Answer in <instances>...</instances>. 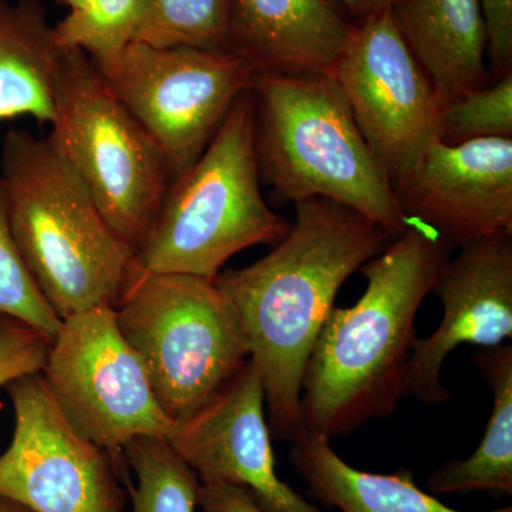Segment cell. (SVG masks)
Wrapping results in <instances>:
<instances>
[{
  "label": "cell",
  "mask_w": 512,
  "mask_h": 512,
  "mask_svg": "<svg viewBox=\"0 0 512 512\" xmlns=\"http://www.w3.org/2000/svg\"><path fill=\"white\" fill-rule=\"evenodd\" d=\"M144 0H83L53 26L62 49L82 50L99 67L113 63L136 40Z\"/></svg>",
  "instance_id": "obj_22"
},
{
  "label": "cell",
  "mask_w": 512,
  "mask_h": 512,
  "mask_svg": "<svg viewBox=\"0 0 512 512\" xmlns=\"http://www.w3.org/2000/svg\"><path fill=\"white\" fill-rule=\"evenodd\" d=\"M252 94L259 174L279 200L325 198L393 238L406 231L392 180L333 77L258 74Z\"/></svg>",
  "instance_id": "obj_4"
},
{
  "label": "cell",
  "mask_w": 512,
  "mask_h": 512,
  "mask_svg": "<svg viewBox=\"0 0 512 512\" xmlns=\"http://www.w3.org/2000/svg\"><path fill=\"white\" fill-rule=\"evenodd\" d=\"M261 181L249 89L201 157L168 184L137 251L138 272L214 279L238 252L255 245L275 247L292 222L266 204Z\"/></svg>",
  "instance_id": "obj_5"
},
{
  "label": "cell",
  "mask_w": 512,
  "mask_h": 512,
  "mask_svg": "<svg viewBox=\"0 0 512 512\" xmlns=\"http://www.w3.org/2000/svg\"><path fill=\"white\" fill-rule=\"evenodd\" d=\"M443 305L439 328L416 338L404 379V396L427 406L451 400L441 380L444 360L461 345L495 348L512 336V232L460 247L434 285Z\"/></svg>",
  "instance_id": "obj_14"
},
{
  "label": "cell",
  "mask_w": 512,
  "mask_h": 512,
  "mask_svg": "<svg viewBox=\"0 0 512 512\" xmlns=\"http://www.w3.org/2000/svg\"><path fill=\"white\" fill-rule=\"evenodd\" d=\"M0 512H33L28 508L23 507L15 501H10L8 498L0 497Z\"/></svg>",
  "instance_id": "obj_29"
},
{
  "label": "cell",
  "mask_w": 512,
  "mask_h": 512,
  "mask_svg": "<svg viewBox=\"0 0 512 512\" xmlns=\"http://www.w3.org/2000/svg\"><path fill=\"white\" fill-rule=\"evenodd\" d=\"M6 387L15 431L0 456V497L33 512H121L127 474L70 426L42 373Z\"/></svg>",
  "instance_id": "obj_11"
},
{
  "label": "cell",
  "mask_w": 512,
  "mask_h": 512,
  "mask_svg": "<svg viewBox=\"0 0 512 512\" xmlns=\"http://www.w3.org/2000/svg\"><path fill=\"white\" fill-rule=\"evenodd\" d=\"M50 346L52 342L36 329L0 315V387L42 372Z\"/></svg>",
  "instance_id": "obj_25"
},
{
  "label": "cell",
  "mask_w": 512,
  "mask_h": 512,
  "mask_svg": "<svg viewBox=\"0 0 512 512\" xmlns=\"http://www.w3.org/2000/svg\"><path fill=\"white\" fill-rule=\"evenodd\" d=\"M198 505L204 512H266L247 490L228 484H201Z\"/></svg>",
  "instance_id": "obj_27"
},
{
  "label": "cell",
  "mask_w": 512,
  "mask_h": 512,
  "mask_svg": "<svg viewBox=\"0 0 512 512\" xmlns=\"http://www.w3.org/2000/svg\"><path fill=\"white\" fill-rule=\"evenodd\" d=\"M99 70L160 148L171 180L201 157L235 101L256 79L251 64L229 50L141 42L130 43Z\"/></svg>",
  "instance_id": "obj_8"
},
{
  "label": "cell",
  "mask_w": 512,
  "mask_h": 512,
  "mask_svg": "<svg viewBox=\"0 0 512 512\" xmlns=\"http://www.w3.org/2000/svg\"><path fill=\"white\" fill-rule=\"evenodd\" d=\"M231 0H144L134 42L228 50Z\"/></svg>",
  "instance_id": "obj_21"
},
{
  "label": "cell",
  "mask_w": 512,
  "mask_h": 512,
  "mask_svg": "<svg viewBox=\"0 0 512 512\" xmlns=\"http://www.w3.org/2000/svg\"><path fill=\"white\" fill-rule=\"evenodd\" d=\"M63 50L39 0H0V121L53 123Z\"/></svg>",
  "instance_id": "obj_18"
},
{
  "label": "cell",
  "mask_w": 512,
  "mask_h": 512,
  "mask_svg": "<svg viewBox=\"0 0 512 512\" xmlns=\"http://www.w3.org/2000/svg\"><path fill=\"white\" fill-rule=\"evenodd\" d=\"M136 476L128 483L131 512H194L201 481L174 453L165 437H137L123 448Z\"/></svg>",
  "instance_id": "obj_20"
},
{
  "label": "cell",
  "mask_w": 512,
  "mask_h": 512,
  "mask_svg": "<svg viewBox=\"0 0 512 512\" xmlns=\"http://www.w3.org/2000/svg\"><path fill=\"white\" fill-rule=\"evenodd\" d=\"M329 76L392 183L440 138L444 103L404 43L393 9L352 23Z\"/></svg>",
  "instance_id": "obj_10"
},
{
  "label": "cell",
  "mask_w": 512,
  "mask_h": 512,
  "mask_svg": "<svg viewBox=\"0 0 512 512\" xmlns=\"http://www.w3.org/2000/svg\"><path fill=\"white\" fill-rule=\"evenodd\" d=\"M10 231L33 281L60 319L116 308L138 274L136 254L47 138L12 128L0 153Z\"/></svg>",
  "instance_id": "obj_3"
},
{
  "label": "cell",
  "mask_w": 512,
  "mask_h": 512,
  "mask_svg": "<svg viewBox=\"0 0 512 512\" xmlns=\"http://www.w3.org/2000/svg\"><path fill=\"white\" fill-rule=\"evenodd\" d=\"M289 441V458L309 495L340 512H463L421 490L409 468L390 474L357 470L333 450L329 439L306 429ZM485 512H512V507Z\"/></svg>",
  "instance_id": "obj_17"
},
{
  "label": "cell",
  "mask_w": 512,
  "mask_h": 512,
  "mask_svg": "<svg viewBox=\"0 0 512 512\" xmlns=\"http://www.w3.org/2000/svg\"><path fill=\"white\" fill-rule=\"evenodd\" d=\"M473 360L493 392V410L476 451L430 474L427 484L433 495H512V345L480 348Z\"/></svg>",
  "instance_id": "obj_19"
},
{
  "label": "cell",
  "mask_w": 512,
  "mask_h": 512,
  "mask_svg": "<svg viewBox=\"0 0 512 512\" xmlns=\"http://www.w3.org/2000/svg\"><path fill=\"white\" fill-rule=\"evenodd\" d=\"M295 208L291 229L268 255L214 278L261 377L271 434L288 441L305 429L303 375L340 288L394 239L339 202L312 198Z\"/></svg>",
  "instance_id": "obj_1"
},
{
  "label": "cell",
  "mask_w": 512,
  "mask_h": 512,
  "mask_svg": "<svg viewBox=\"0 0 512 512\" xmlns=\"http://www.w3.org/2000/svg\"><path fill=\"white\" fill-rule=\"evenodd\" d=\"M63 5L69 6V9H76L77 6L82 5L83 0H59Z\"/></svg>",
  "instance_id": "obj_30"
},
{
  "label": "cell",
  "mask_w": 512,
  "mask_h": 512,
  "mask_svg": "<svg viewBox=\"0 0 512 512\" xmlns=\"http://www.w3.org/2000/svg\"><path fill=\"white\" fill-rule=\"evenodd\" d=\"M483 138H512V73L448 101L441 111L440 140L461 144Z\"/></svg>",
  "instance_id": "obj_24"
},
{
  "label": "cell",
  "mask_w": 512,
  "mask_h": 512,
  "mask_svg": "<svg viewBox=\"0 0 512 512\" xmlns=\"http://www.w3.org/2000/svg\"><path fill=\"white\" fill-rule=\"evenodd\" d=\"M453 249L409 220L402 235L360 268L365 293L349 308H333L309 356L301 394L306 430L332 440L396 412L417 312Z\"/></svg>",
  "instance_id": "obj_2"
},
{
  "label": "cell",
  "mask_w": 512,
  "mask_h": 512,
  "mask_svg": "<svg viewBox=\"0 0 512 512\" xmlns=\"http://www.w3.org/2000/svg\"><path fill=\"white\" fill-rule=\"evenodd\" d=\"M393 15L444 106L487 86L488 39L480 0H402Z\"/></svg>",
  "instance_id": "obj_16"
},
{
  "label": "cell",
  "mask_w": 512,
  "mask_h": 512,
  "mask_svg": "<svg viewBox=\"0 0 512 512\" xmlns=\"http://www.w3.org/2000/svg\"><path fill=\"white\" fill-rule=\"evenodd\" d=\"M40 373L70 426L107 451L124 474L127 443L137 437H167L173 430L175 421L161 409L111 306L64 319Z\"/></svg>",
  "instance_id": "obj_9"
},
{
  "label": "cell",
  "mask_w": 512,
  "mask_h": 512,
  "mask_svg": "<svg viewBox=\"0 0 512 512\" xmlns=\"http://www.w3.org/2000/svg\"><path fill=\"white\" fill-rule=\"evenodd\" d=\"M487 28V55L497 79L512 73V0H480Z\"/></svg>",
  "instance_id": "obj_26"
},
{
  "label": "cell",
  "mask_w": 512,
  "mask_h": 512,
  "mask_svg": "<svg viewBox=\"0 0 512 512\" xmlns=\"http://www.w3.org/2000/svg\"><path fill=\"white\" fill-rule=\"evenodd\" d=\"M114 312L175 423L214 399L249 360L237 316L214 279L138 272Z\"/></svg>",
  "instance_id": "obj_6"
},
{
  "label": "cell",
  "mask_w": 512,
  "mask_h": 512,
  "mask_svg": "<svg viewBox=\"0 0 512 512\" xmlns=\"http://www.w3.org/2000/svg\"><path fill=\"white\" fill-rule=\"evenodd\" d=\"M261 377L251 360L165 440L201 484L244 488L266 512H323L276 473Z\"/></svg>",
  "instance_id": "obj_12"
},
{
  "label": "cell",
  "mask_w": 512,
  "mask_h": 512,
  "mask_svg": "<svg viewBox=\"0 0 512 512\" xmlns=\"http://www.w3.org/2000/svg\"><path fill=\"white\" fill-rule=\"evenodd\" d=\"M352 23L332 0H231L228 50L256 76H329Z\"/></svg>",
  "instance_id": "obj_15"
},
{
  "label": "cell",
  "mask_w": 512,
  "mask_h": 512,
  "mask_svg": "<svg viewBox=\"0 0 512 512\" xmlns=\"http://www.w3.org/2000/svg\"><path fill=\"white\" fill-rule=\"evenodd\" d=\"M393 187L407 220L453 248L512 232V138L453 146L437 138Z\"/></svg>",
  "instance_id": "obj_13"
},
{
  "label": "cell",
  "mask_w": 512,
  "mask_h": 512,
  "mask_svg": "<svg viewBox=\"0 0 512 512\" xmlns=\"http://www.w3.org/2000/svg\"><path fill=\"white\" fill-rule=\"evenodd\" d=\"M0 315L18 319L55 342L63 320L50 308L26 268L10 231L0 180Z\"/></svg>",
  "instance_id": "obj_23"
},
{
  "label": "cell",
  "mask_w": 512,
  "mask_h": 512,
  "mask_svg": "<svg viewBox=\"0 0 512 512\" xmlns=\"http://www.w3.org/2000/svg\"><path fill=\"white\" fill-rule=\"evenodd\" d=\"M340 5L348 10L353 22L369 18L383 10L393 9L402 0H338Z\"/></svg>",
  "instance_id": "obj_28"
},
{
  "label": "cell",
  "mask_w": 512,
  "mask_h": 512,
  "mask_svg": "<svg viewBox=\"0 0 512 512\" xmlns=\"http://www.w3.org/2000/svg\"><path fill=\"white\" fill-rule=\"evenodd\" d=\"M50 126L49 143L82 180L117 237L137 254L171 174L153 138L82 50H63Z\"/></svg>",
  "instance_id": "obj_7"
}]
</instances>
